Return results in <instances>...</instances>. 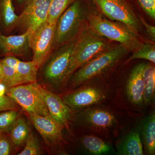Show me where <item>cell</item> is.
Instances as JSON below:
<instances>
[{
    "label": "cell",
    "mask_w": 155,
    "mask_h": 155,
    "mask_svg": "<svg viewBox=\"0 0 155 155\" xmlns=\"http://www.w3.org/2000/svg\"><path fill=\"white\" fill-rule=\"evenodd\" d=\"M141 8L152 19H155V0H137Z\"/></svg>",
    "instance_id": "29"
},
{
    "label": "cell",
    "mask_w": 155,
    "mask_h": 155,
    "mask_svg": "<svg viewBox=\"0 0 155 155\" xmlns=\"http://www.w3.org/2000/svg\"><path fill=\"white\" fill-rule=\"evenodd\" d=\"M110 41L90 28L81 32L75 40L72 49L67 71V83L77 69L95 56L110 48Z\"/></svg>",
    "instance_id": "4"
},
{
    "label": "cell",
    "mask_w": 155,
    "mask_h": 155,
    "mask_svg": "<svg viewBox=\"0 0 155 155\" xmlns=\"http://www.w3.org/2000/svg\"><path fill=\"white\" fill-rule=\"evenodd\" d=\"M138 128L147 155L155 154V112L153 110L140 123Z\"/></svg>",
    "instance_id": "18"
},
{
    "label": "cell",
    "mask_w": 155,
    "mask_h": 155,
    "mask_svg": "<svg viewBox=\"0 0 155 155\" xmlns=\"http://www.w3.org/2000/svg\"><path fill=\"white\" fill-rule=\"evenodd\" d=\"M7 89V87L3 83H0V96L5 95Z\"/></svg>",
    "instance_id": "33"
},
{
    "label": "cell",
    "mask_w": 155,
    "mask_h": 155,
    "mask_svg": "<svg viewBox=\"0 0 155 155\" xmlns=\"http://www.w3.org/2000/svg\"><path fill=\"white\" fill-rule=\"evenodd\" d=\"M18 17L12 0H0V26L2 30H12L17 25Z\"/></svg>",
    "instance_id": "20"
},
{
    "label": "cell",
    "mask_w": 155,
    "mask_h": 155,
    "mask_svg": "<svg viewBox=\"0 0 155 155\" xmlns=\"http://www.w3.org/2000/svg\"><path fill=\"white\" fill-rule=\"evenodd\" d=\"M144 63L137 64L130 71L124 87L122 95L117 99L129 110L135 113L144 107L143 101V70Z\"/></svg>",
    "instance_id": "9"
},
{
    "label": "cell",
    "mask_w": 155,
    "mask_h": 155,
    "mask_svg": "<svg viewBox=\"0 0 155 155\" xmlns=\"http://www.w3.org/2000/svg\"><path fill=\"white\" fill-rule=\"evenodd\" d=\"M29 34L25 31L20 35L6 36L0 31V53L5 57L25 54L30 48Z\"/></svg>",
    "instance_id": "16"
},
{
    "label": "cell",
    "mask_w": 155,
    "mask_h": 155,
    "mask_svg": "<svg viewBox=\"0 0 155 155\" xmlns=\"http://www.w3.org/2000/svg\"><path fill=\"white\" fill-rule=\"evenodd\" d=\"M6 93L28 115L50 116L44 101L35 87L33 83L8 88Z\"/></svg>",
    "instance_id": "8"
},
{
    "label": "cell",
    "mask_w": 155,
    "mask_h": 155,
    "mask_svg": "<svg viewBox=\"0 0 155 155\" xmlns=\"http://www.w3.org/2000/svg\"><path fill=\"white\" fill-rule=\"evenodd\" d=\"M19 106L7 95L0 96V112L11 110H19Z\"/></svg>",
    "instance_id": "28"
},
{
    "label": "cell",
    "mask_w": 155,
    "mask_h": 155,
    "mask_svg": "<svg viewBox=\"0 0 155 155\" xmlns=\"http://www.w3.org/2000/svg\"><path fill=\"white\" fill-rule=\"evenodd\" d=\"M19 85L36 82L39 67L33 61L23 62L19 60L15 67Z\"/></svg>",
    "instance_id": "22"
},
{
    "label": "cell",
    "mask_w": 155,
    "mask_h": 155,
    "mask_svg": "<svg viewBox=\"0 0 155 155\" xmlns=\"http://www.w3.org/2000/svg\"><path fill=\"white\" fill-rule=\"evenodd\" d=\"M2 83L7 88L19 85L18 76L15 68L3 64H2Z\"/></svg>",
    "instance_id": "26"
},
{
    "label": "cell",
    "mask_w": 155,
    "mask_h": 155,
    "mask_svg": "<svg viewBox=\"0 0 155 155\" xmlns=\"http://www.w3.org/2000/svg\"><path fill=\"white\" fill-rule=\"evenodd\" d=\"M153 64L145 63L143 68V101L144 107H149L155 103V68Z\"/></svg>",
    "instance_id": "19"
},
{
    "label": "cell",
    "mask_w": 155,
    "mask_h": 155,
    "mask_svg": "<svg viewBox=\"0 0 155 155\" xmlns=\"http://www.w3.org/2000/svg\"><path fill=\"white\" fill-rule=\"evenodd\" d=\"M88 19L92 30L109 41L118 42L128 51H134L141 45L137 34L122 22L110 21L96 14L90 15Z\"/></svg>",
    "instance_id": "5"
},
{
    "label": "cell",
    "mask_w": 155,
    "mask_h": 155,
    "mask_svg": "<svg viewBox=\"0 0 155 155\" xmlns=\"http://www.w3.org/2000/svg\"><path fill=\"white\" fill-rule=\"evenodd\" d=\"M133 126L124 132L115 142L117 155L144 154L138 127Z\"/></svg>",
    "instance_id": "15"
},
{
    "label": "cell",
    "mask_w": 155,
    "mask_h": 155,
    "mask_svg": "<svg viewBox=\"0 0 155 155\" xmlns=\"http://www.w3.org/2000/svg\"><path fill=\"white\" fill-rule=\"evenodd\" d=\"M75 112L72 122L81 134H94L111 144L134 125L136 116L117 99Z\"/></svg>",
    "instance_id": "1"
},
{
    "label": "cell",
    "mask_w": 155,
    "mask_h": 155,
    "mask_svg": "<svg viewBox=\"0 0 155 155\" xmlns=\"http://www.w3.org/2000/svg\"><path fill=\"white\" fill-rule=\"evenodd\" d=\"M84 14L82 3L75 0L61 14L56 22L54 49L75 39L80 31Z\"/></svg>",
    "instance_id": "7"
},
{
    "label": "cell",
    "mask_w": 155,
    "mask_h": 155,
    "mask_svg": "<svg viewBox=\"0 0 155 155\" xmlns=\"http://www.w3.org/2000/svg\"><path fill=\"white\" fill-rule=\"evenodd\" d=\"M79 149L85 155H105L114 151L112 144L94 134H81L78 139Z\"/></svg>",
    "instance_id": "17"
},
{
    "label": "cell",
    "mask_w": 155,
    "mask_h": 155,
    "mask_svg": "<svg viewBox=\"0 0 155 155\" xmlns=\"http://www.w3.org/2000/svg\"><path fill=\"white\" fill-rule=\"evenodd\" d=\"M56 24L47 21L41 24L29 36V46L33 52V61L39 68L52 52Z\"/></svg>",
    "instance_id": "10"
},
{
    "label": "cell",
    "mask_w": 155,
    "mask_h": 155,
    "mask_svg": "<svg viewBox=\"0 0 155 155\" xmlns=\"http://www.w3.org/2000/svg\"><path fill=\"white\" fill-rule=\"evenodd\" d=\"M103 14L114 21L122 22L136 34L138 33V18L125 0H92Z\"/></svg>",
    "instance_id": "11"
},
{
    "label": "cell",
    "mask_w": 155,
    "mask_h": 155,
    "mask_svg": "<svg viewBox=\"0 0 155 155\" xmlns=\"http://www.w3.org/2000/svg\"><path fill=\"white\" fill-rule=\"evenodd\" d=\"M17 2H18L19 3H20V4H21V3H22L23 2H24V1H25V0H17Z\"/></svg>",
    "instance_id": "35"
},
{
    "label": "cell",
    "mask_w": 155,
    "mask_h": 155,
    "mask_svg": "<svg viewBox=\"0 0 155 155\" xmlns=\"http://www.w3.org/2000/svg\"><path fill=\"white\" fill-rule=\"evenodd\" d=\"M34 127L49 147L60 153H64V146L67 142L64 138L63 127H61L51 116H42L37 115H28Z\"/></svg>",
    "instance_id": "13"
},
{
    "label": "cell",
    "mask_w": 155,
    "mask_h": 155,
    "mask_svg": "<svg viewBox=\"0 0 155 155\" xmlns=\"http://www.w3.org/2000/svg\"><path fill=\"white\" fill-rule=\"evenodd\" d=\"M128 51L120 44L110 47L77 69L68 79L65 88L72 90L97 78L116 67Z\"/></svg>",
    "instance_id": "2"
},
{
    "label": "cell",
    "mask_w": 155,
    "mask_h": 155,
    "mask_svg": "<svg viewBox=\"0 0 155 155\" xmlns=\"http://www.w3.org/2000/svg\"><path fill=\"white\" fill-rule=\"evenodd\" d=\"M51 0H27L18 17L17 25L31 33L47 20Z\"/></svg>",
    "instance_id": "14"
},
{
    "label": "cell",
    "mask_w": 155,
    "mask_h": 155,
    "mask_svg": "<svg viewBox=\"0 0 155 155\" xmlns=\"http://www.w3.org/2000/svg\"><path fill=\"white\" fill-rule=\"evenodd\" d=\"M2 66L0 62V83L2 82Z\"/></svg>",
    "instance_id": "34"
},
{
    "label": "cell",
    "mask_w": 155,
    "mask_h": 155,
    "mask_svg": "<svg viewBox=\"0 0 155 155\" xmlns=\"http://www.w3.org/2000/svg\"><path fill=\"white\" fill-rule=\"evenodd\" d=\"M75 0H51L47 22L56 24L58 18Z\"/></svg>",
    "instance_id": "23"
},
{
    "label": "cell",
    "mask_w": 155,
    "mask_h": 155,
    "mask_svg": "<svg viewBox=\"0 0 155 155\" xmlns=\"http://www.w3.org/2000/svg\"><path fill=\"white\" fill-rule=\"evenodd\" d=\"M11 144L4 132L0 131V155H8L11 151Z\"/></svg>",
    "instance_id": "30"
},
{
    "label": "cell",
    "mask_w": 155,
    "mask_h": 155,
    "mask_svg": "<svg viewBox=\"0 0 155 155\" xmlns=\"http://www.w3.org/2000/svg\"><path fill=\"white\" fill-rule=\"evenodd\" d=\"M20 116L19 110H7L0 112V131L8 133Z\"/></svg>",
    "instance_id": "25"
},
{
    "label": "cell",
    "mask_w": 155,
    "mask_h": 155,
    "mask_svg": "<svg viewBox=\"0 0 155 155\" xmlns=\"http://www.w3.org/2000/svg\"><path fill=\"white\" fill-rule=\"evenodd\" d=\"M75 40L58 47L54 52H52L45 62L43 70L44 80L54 89L66 87L67 71Z\"/></svg>",
    "instance_id": "6"
},
{
    "label": "cell",
    "mask_w": 155,
    "mask_h": 155,
    "mask_svg": "<svg viewBox=\"0 0 155 155\" xmlns=\"http://www.w3.org/2000/svg\"><path fill=\"white\" fill-rule=\"evenodd\" d=\"M30 133V128L27 121L20 116L8 133L12 144L17 149L25 143Z\"/></svg>",
    "instance_id": "21"
},
{
    "label": "cell",
    "mask_w": 155,
    "mask_h": 155,
    "mask_svg": "<svg viewBox=\"0 0 155 155\" xmlns=\"http://www.w3.org/2000/svg\"><path fill=\"white\" fill-rule=\"evenodd\" d=\"M19 60L15 56H6L5 58L0 60L1 64L9 67L15 68Z\"/></svg>",
    "instance_id": "32"
},
{
    "label": "cell",
    "mask_w": 155,
    "mask_h": 155,
    "mask_svg": "<svg viewBox=\"0 0 155 155\" xmlns=\"http://www.w3.org/2000/svg\"><path fill=\"white\" fill-rule=\"evenodd\" d=\"M137 59H144L155 63V46L151 44H141L139 47L133 51L132 55L127 60V62Z\"/></svg>",
    "instance_id": "24"
},
{
    "label": "cell",
    "mask_w": 155,
    "mask_h": 155,
    "mask_svg": "<svg viewBox=\"0 0 155 155\" xmlns=\"http://www.w3.org/2000/svg\"><path fill=\"white\" fill-rule=\"evenodd\" d=\"M33 84L44 101L50 116L63 129L71 134V123L74 111L58 94L43 87L37 81L33 82Z\"/></svg>",
    "instance_id": "12"
},
{
    "label": "cell",
    "mask_w": 155,
    "mask_h": 155,
    "mask_svg": "<svg viewBox=\"0 0 155 155\" xmlns=\"http://www.w3.org/2000/svg\"><path fill=\"white\" fill-rule=\"evenodd\" d=\"M117 94L116 87L96 78L69 91L61 98L75 112L116 99Z\"/></svg>",
    "instance_id": "3"
},
{
    "label": "cell",
    "mask_w": 155,
    "mask_h": 155,
    "mask_svg": "<svg viewBox=\"0 0 155 155\" xmlns=\"http://www.w3.org/2000/svg\"><path fill=\"white\" fill-rule=\"evenodd\" d=\"M41 147L38 139L31 132L26 142L24 149L19 155H38L42 154Z\"/></svg>",
    "instance_id": "27"
},
{
    "label": "cell",
    "mask_w": 155,
    "mask_h": 155,
    "mask_svg": "<svg viewBox=\"0 0 155 155\" xmlns=\"http://www.w3.org/2000/svg\"><path fill=\"white\" fill-rule=\"evenodd\" d=\"M140 21L144 25L147 35L151 41L154 42L155 41V27L154 26L149 24L142 17L140 18Z\"/></svg>",
    "instance_id": "31"
}]
</instances>
